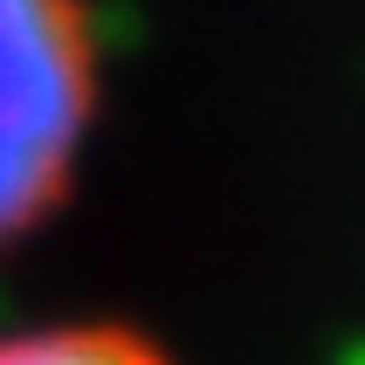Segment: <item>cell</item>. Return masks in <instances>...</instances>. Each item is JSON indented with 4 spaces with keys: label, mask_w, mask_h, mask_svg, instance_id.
Returning a JSON list of instances; mask_svg holds the SVG:
<instances>
[{
    "label": "cell",
    "mask_w": 365,
    "mask_h": 365,
    "mask_svg": "<svg viewBox=\"0 0 365 365\" xmlns=\"http://www.w3.org/2000/svg\"><path fill=\"white\" fill-rule=\"evenodd\" d=\"M97 103V48L76 0H0V242L62 200Z\"/></svg>",
    "instance_id": "1"
},
{
    "label": "cell",
    "mask_w": 365,
    "mask_h": 365,
    "mask_svg": "<svg viewBox=\"0 0 365 365\" xmlns=\"http://www.w3.org/2000/svg\"><path fill=\"white\" fill-rule=\"evenodd\" d=\"M0 365H165V359L118 324H56L0 338Z\"/></svg>",
    "instance_id": "2"
}]
</instances>
